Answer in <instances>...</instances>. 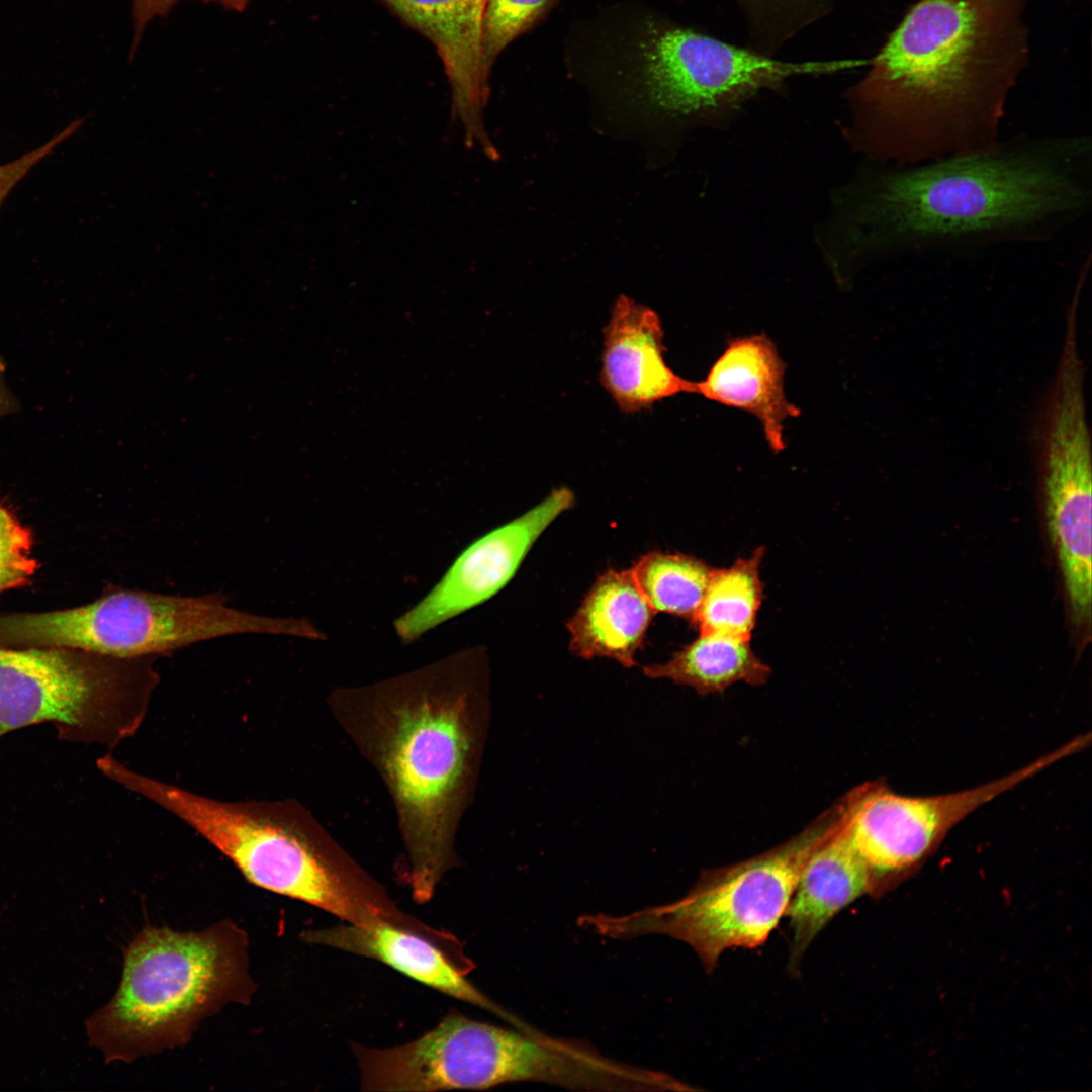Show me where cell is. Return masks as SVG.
I'll return each mask as SVG.
<instances>
[{"label":"cell","mask_w":1092,"mask_h":1092,"mask_svg":"<svg viewBox=\"0 0 1092 1092\" xmlns=\"http://www.w3.org/2000/svg\"><path fill=\"white\" fill-rule=\"evenodd\" d=\"M488 682L484 653L467 648L389 678L336 688L327 698L390 797L404 882L419 904L458 864L457 836L488 730Z\"/></svg>","instance_id":"1"},{"label":"cell","mask_w":1092,"mask_h":1092,"mask_svg":"<svg viewBox=\"0 0 1092 1092\" xmlns=\"http://www.w3.org/2000/svg\"><path fill=\"white\" fill-rule=\"evenodd\" d=\"M1092 212V138L1001 139L993 147L869 175L851 243L868 258L1042 243Z\"/></svg>","instance_id":"2"},{"label":"cell","mask_w":1092,"mask_h":1092,"mask_svg":"<svg viewBox=\"0 0 1092 1092\" xmlns=\"http://www.w3.org/2000/svg\"><path fill=\"white\" fill-rule=\"evenodd\" d=\"M1028 0H920L851 90L857 140L912 165L987 150L1028 59Z\"/></svg>","instance_id":"3"},{"label":"cell","mask_w":1092,"mask_h":1092,"mask_svg":"<svg viewBox=\"0 0 1092 1092\" xmlns=\"http://www.w3.org/2000/svg\"><path fill=\"white\" fill-rule=\"evenodd\" d=\"M110 778L183 821L259 888L347 923L403 926L408 921L386 889L297 800L222 801L122 762L113 765Z\"/></svg>","instance_id":"4"},{"label":"cell","mask_w":1092,"mask_h":1092,"mask_svg":"<svg viewBox=\"0 0 1092 1092\" xmlns=\"http://www.w3.org/2000/svg\"><path fill=\"white\" fill-rule=\"evenodd\" d=\"M565 57L572 70L607 76L671 116L734 107L789 78L832 74L861 64L778 60L694 30L647 7L623 4L576 25Z\"/></svg>","instance_id":"5"},{"label":"cell","mask_w":1092,"mask_h":1092,"mask_svg":"<svg viewBox=\"0 0 1092 1092\" xmlns=\"http://www.w3.org/2000/svg\"><path fill=\"white\" fill-rule=\"evenodd\" d=\"M248 937L224 920L198 932L147 927L124 953L112 999L85 1022L105 1061L133 1060L185 1045L202 1019L249 1003Z\"/></svg>","instance_id":"6"},{"label":"cell","mask_w":1092,"mask_h":1092,"mask_svg":"<svg viewBox=\"0 0 1092 1092\" xmlns=\"http://www.w3.org/2000/svg\"><path fill=\"white\" fill-rule=\"evenodd\" d=\"M844 801L803 832L760 855L705 871L681 898L623 915L587 914L578 924L613 939L662 934L684 941L713 972L729 948L763 944L791 901L802 869L840 825Z\"/></svg>","instance_id":"7"},{"label":"cell","mask_w":1092,"mask_h":1092,"mask_svg":"<svg viewBox=\"0 0 1092 1092\" xmlns=\"http://www.w3.org/2000/svg\"><path fill=\"white\" fill-rule=\"evenodd\" d=\"M246 634L324 638L305 618L246 612L231 606L221 593L181 596L118 588L71 609L0 615V647H60L116 658H158L199 642Z\"/></svg>","instance_id":"8"},{"label":"cell","mask_w":1092,"mask_h":1092,"mask_svg":"<svg viewBox=\"0 0 1092 1092\" xmlns=\"http://www.w3.org/2000/svg\"><path fill=\"white\" fill-rule=\"evenodd\" d=\"M156 659L0 647V737L52 723L64 740L113 748L145 721L160 682Z\"/></svg>","instance_id":"9"},{"label":"cell","mask_w":1092,"mask_h":1092,"mask_svg":"<svg viewBox=\"0 0 1092 1092\" xmlns=\"http://www.w3.org/2000/svg\"><path fill=\"white\" fill-rule=\"evenodd\" d=\"M1077 751L1071 740L1004 777L954 793L904 796L882 782L850 792L845 827L869 871L871 891L884 879L920 863L972 812Z\"/></svg>","instance_id":"10"},{"label":"cell","mask_w":1092,"mask_h":1092,"mask_svg":"<svg viewBox=\"0 0 1092 1092\" xmlns=\"http://www.w3.org/2000/svg\"><path fill=\"white\" fill-rule=\"evenodd\" d=\"M1037 453L1049 535L1056 552L1070 619L1089 636L1092 608L1091 438L1086 416L1072 408L1044 415Z\"/></svg>","instance_id":"11"},{"label":"cell","mask_w":1092,"mask_h":1092,"mask_svg":"<svg viewBox=\"0 0 1092 1092\" xmlns=\"http://www.w3.org/2000/svg\"><path fill=\"white\" fill-rule=\"evenodd\" d=\"M574 499L570 488H555L523 515L475 540L435 586L395 621L397 636L405 643L413 642L493 597L512 579L537 539Z\"/></svg>","instance_id":"12"},{"label":"cell","mask_w":1092,"mask_h":1092,"mask_svg":"<svg viewBox=\"0 0 1092 1092\" xmlns=\"http://www.w3.org/2000/svg\"><path fill=\"white\" fill-rule=\"evenodd\" d=\"M599 379L623 413L695 394V382L677 375L665 361L664 332L658 314L622 294L603 330Z\"/></svg>","instance_id":"13"},{"label":"cell","mask_w":1092,"mask_h":1092,"mask_svg":"<svg viewBox=\"0 0 1092 1092\" xmlns=\"http://www.w3.org/2000/svg\"><path fill=\"white\" fill-rule=\"evenodd\" d=\"M407 24L433 42L452 90L453 113L473 143L487 142L482 112L488 76L482 53L486 0H383Z\"/></svg>","instance_id":"14"},{"label":"cell","mask_w":1092,"mask_h":1092,"mask_svg":"<svg viewBox=\"0 0 1092 1092\" xmlns=\"http://www.w3.org/2000/svg\"><path fill=\"white\" fill-rule=\"evenodd\" d=\"M301 939L377 960L445 995L485 1009L519 1030H536L489 999L443 948L418 933L390 924L347 923L305 930Z\"/></svg>","instance_id":"15"},{"label":"cell","mask_w":1092,"mask_h":1092,"mask_svg":"<svg viewBox=\"0 0 1092 1092\" xmlns=\"http://www.w3.org/2000/svg\"><path fill=\"white\" fill-rule=\"evenodd\" d=\"M786 364L764 333L730 340L706 377L695 382V394L753 415L774 453L785 450L784 424L800 410L788 401Z\"/></svg>","instance_id":"16"},{"label":"cell","mask_w":1092,"mask_h":1092,"mask_svg":"<svg viewBox=\"0 0 1092 1092\" xmlns=\"http://www.w3.org/2000/svg\"><path fill=\"white\" fill-rule=\"evenodd\" d=\"M869 891L870 874L849 839L844 813L837 829L805 862L785 913L792 932L788 963L792 974L832 918Z\"/></svg>","instance_id":"17"},{"label":"cell","mask_w":1092,"mask_h":1092,"mask_svg":"<svg viewBox=\"0 0 1092 1092\" xmlns=\"http://www.w3.org/2000/svg\"><path fill=\"white\" fill-rule=\"evenodd\" d=\"M655 614L631 569L609 570L597 578L567 621L569 648L583 659L605 657L633 667Z\"/></svg>","instance_id":"18"},{"label":"cell","mask_w":1092,"mask_h":1092,"mask_svg":"<svg viewBox=\"0 0 1092 1092\" xmlns=\"http://www.w3.org/2000/svg\"><path fill=\"white\" fill-rule=\"evenodd\" d=\"M650 678L688 686L699 695L722 693L737 682L761 686L771 669L753 652L750 640L716 633H701L663 662L646 665Z\"/></svg>","instance_id":"19"},{"label":"cell","mask_w":1092,"mask_h":1092,"mask_svg":"<svg viewBox=\"0 0 1092 1092\" xmlns=\"http://www.w3.org/2000/svg\"><path fill=\"white\" fill-rule=\"evenodd\" d=\"M765 550L758 547L727 568H714L692 621L701 633L751 639L761 606L760 564Z\"/></svg>","instance_id":"20"},{"label":"cell","mask_w":1092,"mask_h":1092,"mask_svg":"<svg viewBox=\"0 0 1092 1092\" xmlns=\"http://www.w3.org/2000/svg\"><path fill=\"white\" fill-rule=\"evenodd\" d=\"M713 567L694 556L651 552L631 568L642 595L655 611L691 623L703 599Z\"/></svg>","instance_id":"21"},{"label":"cell","mask_w":1092,"mask_h":1092,"mask_svg":"<svg viewBox=\"0 0 1092 1092\" xmlns=\"http://www.w3.org/2000/svg\"><path fill=\"white\" fill-rule=\"evenodd\" d=\"M744 10L753 38L768 51L825 15L830 0H737Z\"/></svg>","instance_id":"22"},{"label":"cell","mask_w":1092,"mask_h":1092,"mask_svg":"<svg viewBox=\"0 0 1092 1092\" xmlns=\"http://www.w3.org/2000/svg\"><path fill=\"white\" fill-rule=\"evenodd\" d=\"M557 0H486L482 28L484 65L490 71L499 54L552 9Z\"/></svg>","instance_id":"23"},{"label":"cell","mask_w":1092,"mask_h":1092,"mask_svg":"<svg viewBox=\"0 0 1092 1092\" xmlns=\"http://www.w3.org/2000/svg\"><path fill=\"white\" fill-rule=\"evenodd\" d=\"M31 547L30 530L0 504V595L31 580L38 567Z\"/></svg>","instance_id":"24"},{"label":"cell","mask_w":1092,"mask_h":1092,"mask_svg":"<svg viewBox=\"0 0 1092 1092\" xmlns=\"http://www.w3.org/2000/svg\"><path fill=\"white\" fill-rule=\"evenodd\" d=\"M81 122L76 121L71 123L58 135L36 148L35 150L23 155L19 159L1 165L0 166V204L7 196L10 190L27 174V172L41 161L52 150L58 146L62 141L70 136L80 126Z\"/></svg>","instance_id":"25"},{"label":"cell","mask_w":1092,"mask_h":1092,"mask_svg":"<svg viewBox=\"0 0 1092 1092\" xmlns=\"http://www.w3.org/2000/svg\"><path fill=\"white\" fill-rule=\"evenodd\" d=\"M178 1L180 0H133L135 30L132 51H135L149 21L156 16L166 15Z\"/></svg>","instance_id":"26"},{"label":"cell","mask_w":1092,"mask_h":1092,"mask_svg":"<svg viewBox=\"0 0 1092 1092\" xmlns=\"http://www.w3.org/2000/svg\"><path fill=\"white\" fill-rule=\"evenodd\" d=\"M14 401L6 388L0 370V416L13 410Z\"/></svg>","instance_id":"27"},{"label":"cell","mask_w":1092,"mask_h":1092,"mask_svg":"<svg viewBox=\"0 0 1092 1092\" xmlns=\"http://www.w3.org/2000/svg\"><path fill=\"white\" fill-rule=\"evenodd\" d=\"M205 1H215V2H218L221 5H223L225 8L233 9V10H236V11H243L245 9L247 3L249 2V0H205Z\"/></svg>","instance_id":"28"}]
</instances>
